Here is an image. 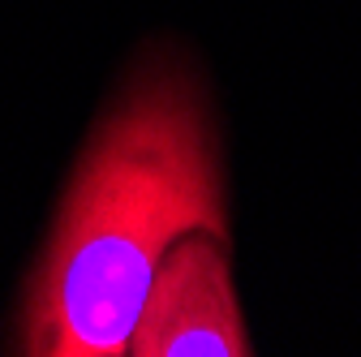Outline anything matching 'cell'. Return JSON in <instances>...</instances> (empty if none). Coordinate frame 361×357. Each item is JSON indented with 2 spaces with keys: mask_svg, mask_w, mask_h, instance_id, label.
I'll return each instance as SVG.
<instances>
[{
  "mask_svg": "<svg viewBox=\"0 0 361 357\" xmlns=\"http://www.w3.org/2000/svg\"><path fill=\"white\" fill-rule=\"evenodd\" d=\"M185 233L228 241L219 138L198 69L151 48L78 155L22 297L18 353L121 357L159 258Z\"/></svg>",
  "mask_w": 361,
  "mask_h": 357,
  "instance_id": "1",
  "label": "cell"
},
{
  "mask_svg": "<svg viewBox=\"0 0 361 357\" xmlns=\"http://www.w3.org/2000/svg\"><path fill=\"white\" fill-rule=\"evenodd\" d=\"M133 357H250V332L233 289L228 241L185 233L172 241L147 284L138 323L129 332Z\"/></svg>",
  "mask_w": 361,
  "mask_h": 357,
  "instance_id": "2",
  "label": "cell"
}]
</instances>
